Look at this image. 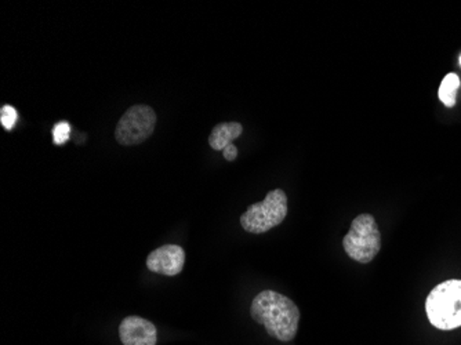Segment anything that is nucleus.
<instances>
[{"instance_id": "ddd939ff", "label": "nucleus", "mask_w": 461, "mask_h": 345, "mask_svg": "<svg viewBox=\"0 0 461 345\" xmlns=\"http://www.w3.org/2000/svg\"><path fill=\"white\" fill-rule=\"evenodd\" d=\"M459 62H460V65H461V54H460V58H459Z\"/></svg>"}, {"instance_id": "1a4fd4ad", "label": "nucleus", "mask_w": 461, "mask_h": 345, "mask_svg": "<svg viewBox=\"0 0 461 345\" xmlns=\"http://www.w3.org/2000/svg\"><path fill=\"white\" fill-rule=\"evenodd\" d=\"M460 89V79L456 74H449L445 76V79L440 83V87L438 90L439 99L448 106L452 108L456 104L457 90Z\"/></svg>"}, {"instance_id": "f257e3e1", "label": "nucleus", "mask_w": 461, "mask_h": 345, "mask_svg": "<svg viewBox=\"0 0 461 345\" xmlns=\"http://www.w3.org/2000/svg\"><path fill=\"white\" fill-rule=\"evenodd\" d=\"M251 318L263 324L268 334L279 341H291L298 330L300 310L289 297L264 290L254 297L250 307Z\"/></svg>"}, {"instance_id": "9b49d317", "label": "nucleus", "mask_w": 461, "mask_h": 345, "mask_svg": "<svg viewBox=\"0 0 461 345\" xmlns=\"http://www.w3.org/2000/svg\"><path fill=\"white\" fill-rule=\"evenodd\" d=\"M18 119L17 111L11 105H4L0 109V122L6 130H11Z\"/></svg>"}, {"instance_id": "423d86ee", "label": "nucleus", "mask_w": 461, "mask_h": 345, "mask_svg": "<svg viewBox=\"0 0 461 345\" xmlns=\"http://www.w3.org/2000/svg\"><path fill=\"white\" fill-rule=\"evenodd\" d=\"M185 264V253L183 247L165 245L153 250L146 258V267L151 272L165 276H175L183 271Z\"/></svg>"}, {"instance_id": "0eeeda50", "label": "nucleus", "mask_w": 461, "mask_h": 345, "mask_svg": "<svg viewBox=\"0 0 461 345\" xmlns=\"http://www.w3.org/2000/svg\"><path fill=\"white\" fill-rule=\"evenodd\" d=\"M123 345H156L158 333L152 322L141 317H127L119 326Z\"/></svg>"}, {"instance_id": "7ed1b4c3", "label": "nucleus", "mask_w": 461, "mask_h": 345, "mask_svg": "<svg viewBox=\"0 0 461 345\" xmlns=\"http://www.w3.org/2000/svg\"><path fill=\"white\" fill-rule=\"evenodd\" d=\"M342 247L348 257L367 264L379 254L381 248V234L371 214H359L342 239Z\"/></svg>"}, {"instance_id": "6e6552de", "label": "nucleus", "mask_w": 461, "mask_h": 345, "mask_svg": "<svg viewBox=\"0 0 461 345\" xmlns=\"http://www.w3.org/2000/svg\"><path fill=\"white\" fill-rule=\"evenodd\" d=\"M243 126L238 122L219 124L213 128L209 137V144L215 150H224L234 140L241 137Z\"/></svg>"}, {"instance_id": "39448f33", "label": "nucleus", "mask_w": 461, "mask_h": 345, "mask_svg": "<svg viewBox=\"0 0 461 345\" xmlns=\"http://www.w3.org/2000/svg\"><path fill=\"white\" fill-rule=\"evenodd\" d=\"M156 114L148 105H133L121 116L115 130L116 141L124 146H139L144 143L155 130Z\"/></svg>"}, {"instance_id": "f03ea898", "label": "nucleus", "mask_w": 461, "mask_h": 345, "mask_svg": "<svg viewBox=\"0 0 461 345\" xmlns=\"http://www.w3.org/2000/svg\"><path fill=\"white\" fill-rule=\"evenodd\" d=\"M425 311L430 322L440 330L460 327L461 280H446L433 289L425 301Z\"/></svg>"}, {"instance_id": "f8f14e48", "label": "nucleus", "mask_w": 461, "mask_h": 345, "mask_svg": "<svg viewBox=\"0 0 461 345\" xmlns=\"http://www.w3.org/2000/svg\"><path fill=\"white\" fill-rule=\"evenodd\" d=\"M222 152H224V158L228 162H232V160H235L238 158V148L234 144H229Z\"/></svg>"}, {"instance_id": "20e7f679", "label": "nucleus", "mask_w": 461, "mask_h": 345, "mask_svg": "<svg viewBox=\"0 0 461 345\" xmlns=\"http://www.w3.org/2000/svg\"><path fill=\"white\" fill-rule=\"evenodd\" d=\"M288 216V197L282 190L269 191L263 202L247 207L241 216L243 229L250 234H264L278 226Z\"/></svg>"}, {"instance_id": "9d476101", "label": "nucleus", "mask_w": 461, "mask_h": 345, "mask_svg": "<svg viewBox=\"0 0 461 345\" xmlns=\"http://www.w3.org/2000/svg\"><path fill=\"white\" fill-rule=\"evenodd\" d=\"M71 127L67 122H60L53 128V141L55 146H63L70 140Z\"/></svg>"}]
</instances>
